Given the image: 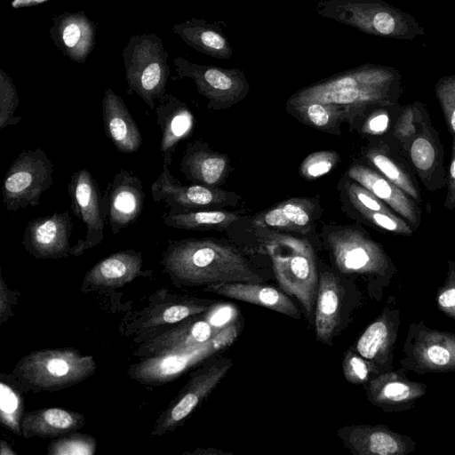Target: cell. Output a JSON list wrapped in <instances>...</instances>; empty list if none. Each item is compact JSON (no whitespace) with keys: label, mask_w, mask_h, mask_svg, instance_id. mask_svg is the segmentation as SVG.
Masks as SVG:
<instances>
[{"label":"cell","mask_w":455,"mask_h":455,"mask_svg":"<svg viewBox=\"0 0 455 455\" xmlns=\"http://www.w3.org/2000/svg\"><path fill=\"white\" fill-rule=\"evenodd\" d=\"M402 93V76L398 70L368 63L298 91L287 104H332L352 119L363 117L374 107L399 102Z\"/></svg>","instance_id":"1"},{"label":"cell","mask_w":455,"mask_h":455,"mask_svg":"<svg viewBox=\"0 0 455 455\" xmlns=\"http://www.w3.org/2000/svg\"><path fill=\"white\" fill-rule=\"evenodd\" d=\"M161 264L171 279L181 285L262 280L237 250L210 238L169 239Z\"/></svg>","instance_id":"2"},{"label":"cell","mask_w":455,"mask_h":455,"mask_svg":"<svg viewBox=\"0 0 455 455\" xmlns=\"http://www.w3.org/2000/svg\"><path fill=\"white\" fill-rule=\"evenodd\" d=\"M315 10L321 17L372 36L412 40L425 35L412 15L382 0H321Z\"/></svg>","instance_id":"3"},{"label":"cell","mask_w":455,"mask_h":455,"mask_svg":"<svg viewBox=\"0 0 455 455\" xmlns=\"http://www.w3.org/2000/svg\"><path fill=\"white\" fill-rule=\"evenodd\" d=\"M96 370L92 356L75 348L33 351L17 363L13 375L26 388L36 391H58L78 384Z\"/></svg>","instance_id":"4"},{"label":"cell","mask_w":455,"mask_h":455,"mask_svg":"<svg viewBox=\"0 0 455 455\" xmlns=\"http://www.w3.org/2000/svg\"><path fill=\"white\" fill-rule=\"evenodd\" d=\"M267 237L266 250L279 284L300 302L310 320L319 281L312 247L286 235L271 234Z\"/></svg>","instance_id":"5"},{"label":"cell","mask_w":455,"mask_h":455,"mask_svg":"<svg viewBox=\"0 0 455 455\" xmlns=\"http://www.w3.org/2000/svg\"><path fill=\"white\" fill-rule=\"evenodd\" d=\"M127 92L136 94L153 110L166 93L170 76L168 52L156 34L132 36L123 50Z\"/></svg>","instance_id":"6"},{"label":"cell","mask_w":455,"mask_h":455,"mask_svg":"<svg viewBox=\"0 0 455 455\" xmlns=\"http://www.w3.org/2000/svg\"><path fill=\"white\" fill-rule=\"evenodd\" d=\"M239 327L236 321L202 346L146 357L129 368V376L146 385H162L172 381L190 368L228 347L236 339Z\"/></svg>","instance_id":"7"},{"label":"cell","mask_w":455,"mask_h":455,"mask_svg":"<svg viewBox=\"0 0 455 455\" xmlns=\"http://www.w3.org/2000/svg\"><path fill=\"white\" fill-rule=\"evenodd\" d=\"M53 169L42 148L20 152L3 180L2 201L5 209L17 212L37 205L43 193L52 184Z\"/></svg>","instance_id":"8"},{"label":"cell","mask_w":455,"mask_h":455,"mask_svg":"<svg viewBox=\"0 0 455 455\" xmlns=\"http://www.w3.org/2000/svg\"><path fill=\"white\" fill-rule=\"evenodd\" d=\"M180 78L192 79L196 90L209 100V108H228L243 100L250 86L238 68H224L191 62L183 57L173 60Z\"/></svg>","instance_id":"9"},{"label":"cell","mask_w":455,"mask_h":455,"mask_svg":"<svg viewBox=\"0 0 455 455\" xmlns=\"http://www.w3.org/2000/svg\"><path fill=\"white\" fill-rule=\"evenodd\" d=\"M229 357H218L197 369L178 396L158 419L153 435H164L176 428L217 387L231 366Z\"/></svg>","instance_id":"10"},{"label":"cell","mask_w":455,"mask_h":455,"mask_svg":"<svg viewBox=\"0 0 455 455\" xmlns=\"http://www.w3.org/2000/svg\"><path fill=\"white\" fill-rule=\"evenodd\" d=\"M168 164H163L158 178L151 186L155 203H164L169 211L174 212L213 210L235 204L237 196L200 184L182 185L170 172Z\"/></svg>","instance_id":"11"},{"label":"cell","mask_w":455,"mask_h":455,"mask_svg":"<svg viewBox=\"0 0 455 455\" xmlns=\"http://www.w3.org/2000/svg\"><path fill=\"white\" fill-rule=\"evenodd\" d=\"M73 214L85 226L84 239L71 247L70 254L79 256L100 243L104 238L105 220L100 208V191L96 180L85 168L74 172L68 185Z\"/></svg>","instance_id":"12"},{"label":"cell","mask_w":455,"mask_h":455,"mask_svg":"<svg viewBox=\"0 0 455 455\" xmlns=\"http://www.w3.org/2000/svg\"><path fill=\"white\" fill-rule=\"evenodd\" d=\"M145 200L141 180L127 170L118 172L108 184L100 200L102 217L116 235L140 217Z\"/></svg>","instance_id":"13"},{"label":"cell","mask_w":455,"mask_h":455,"mask_svg":"<svg viewBox=\"0 0 455 455\" xmlns=\"http://www.w3.org/2000/svg\"><path fill=\"white\" fill-rule=\"evenodd\" d=\"M404 155L427 190L434 192L447 186L448 173L444 166V151L440 132L433 126L428 114L421 130L410 142Z\"/></svg>","instance_id":"14"},{"label":"cell","mask_w":455,"mask_h":455,"mask_svg":"<svg viewBox=\"0 0 455 455\" xmlns=\"http://www.w3.org/2000/svg\"><path fill=\"white\" fill-rule=\"evenodd\" d=\"M73 222L68 211L30 220L21 243L36 259H61L70 254Z\"/></svg>","instance_id":"15"},{"label":"cell","mask_w":455,"mask_h":455,"mask_svg":"<svg viewBox=\"0 0 455 455\" xmlns=\"http://www.w3.org/2000/svg\"><path fill=\"white\" fill-rule=\"evenodd\" d=\"M327 242L342 273L371 271L384 259L380 246L361 228H345L331 231Z\"/></svg>","instance_id":"16"},{"label":"cell","mask_w":455,"mask_h":455,"mask_svg":"<svg viewBox=\"0 0 455 455\" xmlns=\"http://www.w3.org/2000/svg\"><path fill=\"white\" fill-rule=\"evenodd\" d=\"M364 156L373 169L399 187L417 204L422 203L416 173L390 135L371 144L365 150Z\"/></svg>","instance_id":"17"},{"label":"cell","mask_w":455,"mask_h":455,"mask_svg":"<svg viewBox=\"0 0 455 455\" xmlns=\"http://www.w3.org/2000/svg\"><path fill=\"white\" fill-rule=\"evenodd\" d=\"M218 332L205 317L201 319L193 316L142 342L136 355L146 358L195 348L210 341Z\"/></svg>","instance_id":"18"},{"label":"cell","mask_w":455,"mask_h":455,"mask_svg":"<svg viewBox=\"0 0 455 455\" xmlns=\"http://www.w3.org/2000/svg\"><path fill=\"white\" fill-rule=\"evenodd\" d=\"M347 175L387 204L415 230L420 226L422 212L419 204L378 171L356 164L349 167Z\"/></svg>","instance_id":"19"},{"label":"cell","mask_w":455,"mask_h":455,"mask_svg":"<svg viewBox=\"0 0 455 455\" xmlns=\"http://www.w3.org/2000/svg\"><path fill=\"white\" fill-rule=\"evenodd\" d=\"M50 36L63 54L84 63L94 46L95 27L84 12H65L53 19Z\"/></svg>","instance_id":"20"},{"label":"cell","mask_w":455,"mask_h":455,"mask_svg":"<svg viewBox=\"0 0 455 455\" xmlns=\"http://www.w3.org/2000/svg\"><path fill=\"white\" fill-rule=\"evenodd\" d=\"M155 111L162 134L160 153L163 164L170 165L177 145L192 133L194 116L183 101L167 93L157 101Z\"/></svg>","instance_id":"21"},{"label":"cell","mask_w":455,"mask_h":455,"mask_svg":"<svg viewBox=\"0 0 455 455\" xmlns=\"http://www.w3.org/2000/svg\"><path fill=\"white\" fill-rule=\"evenodd\" d=\"M102 119L106 136L119 152L132 154L140 149L142 144L140 129L124 100L111 88L104 93Z\"/></svg>","instance_id":"22"},{"label":"cell","mask_w":455,"mask_h":455,"mask_svg":"<svg viewBox=\"0 0 455 455\" xmlns=\"http://www.w3.org/2000/svg\"><path fill=\"white\" fill-rule=\"evenodd\" d=\"M142 253L124 250L110 254L95 264L84 275L83 290L124 286L141 275Z\"/></svg>","instance_id":"23"},{"label":"cell","mask_w":455,"mask_h":455,"mask_svg":"<svg viewBox=\"0 0 455 455\" xmlns=\"http://www.w3.org/2000/svg\"><path fill=\"white\" fill-rule=\"evenodd\" d=\"M204 290L229 299L260 306L292 318L300 317V313L292 300L272 286L259 283L234 282L208 285Z\"/></svg>","instance_id":"24"},{"label":"cell","mask_w":455,"mask_h":455,"mask_svg":"<svg viewBox=\"0 0 455 455\" xmlns=\"http://www.w3.org/2000/svg\"><path fill=\"white\" fill-rule=\"evenodd\" d=\"M316 206L309 198L289 199L259 213L252 221L253 227L270 231L308 230L316 216Z\"/></svg>","instance_id":"25"},{"label":"cell","mask_w":455,"mask_h":455,"mask_svg":"<svg viewBox=\"0 0 455 455\" xmlns=\"http://www.w3.org/2000/svg\"><path fill=\"white\" fill-rule=\"evenodd\" d=\"M229 168L225 155L210 150L201 141L189 143L180 164V171L196 184L216 187L223 182Z\"/></svg>","instance_id":"26"},{"label":"cell","mask_w":455,"mask_h":455,"mask_svg":"<svg viewBox=\"0 0 455 455\" xmlns=\"http://www.w3.org/2000/svg\"><path fill=\"white\" fill-rule=\"evenodd\" d=\"M85 423L83 414L60 408H44L24 414L21 435L30 437H58L74 433Z\"/></svg>","instance_id":"27"},{"label":"cell","mask_w":455,"mask_h":455,"mask_svg":"<svg viewBox=\"0 0 455 455\" xmlns=\"http://www.w3.org/2000/svg\"><path fill=\"white\" fill-rule=\"evenodd\" d=\"M341 285L336 276L323 272L319 276L315 317V334L323 343H331L340 323Z\"/></svg>","instance_id":"28"},{"label":"cell","mask_w":455,"mask_h":455,"mask_svg":"<svg viewBox=\"0 0 455 455\" xmlns=\"http://www.w3.org/2000/svg\"><path fill=\"white\" fill-rule=\"evenodd\" d=\"M172 30L188 45L208 56L228 60L233 54L228 39L214 23L191 19L175 24Z\"/></svg>","instance_id":"29"},{"label":"cell","mask_w":455,"mask_h":455,"mask_svg":"<svg viewBox=\"0 0 455 455\" xmlns=\"http://www.w3.org/2000/svg\"><path fill=\"white\" fill-rule=\"evenodd\" d=\"M242 216L237 212L220 210H200L174 212L169 211L163 216L167 227L185 230H221L237 222Z\"/></svg>","instance_id":"30"},{"label":"cell","mask_w":455,"mask_h":455,"mask_svg":"<svg viewBox=\"0 0 455 455\" xmlns=\"http://www.w3.org/2000/svg\"><path fill=\"white\" fill-rule=\"evenodd\" d=\"M212 305L210 301L193 299H180L161 303L145 313L141 328H156L183 322L195 315L204 314Z\"/></svg>","instance_id":"31"},{"label":"cell","mask_w":455,"mask_h":455,"mask_svg":"<svg viewBox=\"0 0 455 455\" xmlns=\"http://www.w3.org/2000/svg\"><path fill=\"white\" fill-rule=\"evenodd\" d=\"M287 108L306 124L330 132L346 117L340 108L318 101L287 104Z\"/></svg>","instance_id":"32"},{"label":"cell","mask_w":455,"mask_h":455,"mask_svg":"<svg viewBox=\"0 0 455 455\" xmlns=\"http://www.w3.org/2000/svg\"><path fill=\"white\" fill-rule=\"evenodd\" d=\"M427 114L426 106L419 100L402 105L390 136L403 153L412 139L421 130Z\"/></svg>","instance_id":"33"},{"label":"cell","mask_w":455,"mask_h":455,"mask_svg":"<svg viewBox=\"0 0 455 455\" xmlns=\"http://www.w3.org/2000/svg\"><path fill=\"white\" fill-rule=\"evenodd\" d=\"M401 108L399 102L374 107L363 116L362 132L380 138L390 135Z\"/></svg>","instance_id":"34"},{"label":"cell","mask_w":455,"mask_h":455,"mask_svg":"<svg viewBox=\"0 0 455 455\" xmlns=\"http://www.w3.org/2000/svg\"><path fill=\"white\" fill-rule=\"evenodd\" d=\"M0 417L2 423L17 435H21L23 413L22 396L4 379L0 383Z\"/></svg>","instance_id":"35"},{"label":"cell","mask_w":455,"mask_h":455,"mask_svg":"<svg viewBox=\"0 0 455 455\" xmlns=\"http://www.w3.org/2000/svg\"><path fill=\"white\" fill-rule=\"evenodd\" d=\"M347 442L354 449L378 455L394 454L398 450L394 437L380 431L364 434L363 431L354 430L349 434Z\"/></svg>","instance_id":"36"},{"label":"cell","mask_w":455,"mask_h":455,"mask_svg":"<svg viewBox=\"0 0 455 455\" xmlns=\"http://www.w3.org/2000/svg\"><path fill=\"white\" fill-rule=\"evenodd\" d=\"M19 105L20 100L12 79L0 69V130L21 121V117L15 115Z\"/></svg>","instance_id":"37"},{"label":"cell","mask_w":455,"mask_h":455,"mask_svg":"<svg viewBox=\"0 0 455 455\" xmlns=\"http://www.w3.org/2000/svg\"><path fill=\"white\" fill-rule=\"evenodd\" d=\"M95 450L96 441L92 436L74 432L52 442L48 446V454L92 455Z\"/></svg>","instance_id":"38"},{"label":"cell","mask_w":455,"mask_h":455,"mask_svg":"<svg viewBox=\"0 0 455 455\" xmlns=\"http://www.w3.org/2000/svg\"><path fill=\"white\" fill-rule=\"evenodd\" d=\"M435 93L449 132L455 138V74L438 79L435 85Z\"/></svg>","instance_id":"39"},{"label":"cell","mask_w":455,"mask_h":455,"mask_svg":"<svg viewBox=\"0 0 455 455\" xmlns=\"http://www.w3.org/2000/svg\"><path fill=\"white\" fill-rule=\"evenodd\" d=\"M387 337V329L382 321L371 323L362 334L356 343V350L366 359H373L384 346Z\"/></svg>","instance_id":"40"},{"label":"cell","mask_w":455,"mask_h":455,"mask_svg":"<svg viewBox=\"0 0 455 455\" xmlns=\"http://www.w3.org/2000/svg\"><path fill=\"white\" fill-rule=\"evenodd\" d=\"M346 190L354 208L379 212H395L387 204L355 180L346 182Z\"/></svg>","instance_id":"41"},{"label":"cell","mask_w":455,"mask_h":455,"mask_svg":"<svg viewBox=\"0 0 455 455\" xmlns=\"http://www.w3.org/2000/svg\"><path fill=\"white\" fill-rule=\"evenodd\" d=\"M339 161L334 151H319L309 155L301 164L302 176L314 180L328 173Z\"/></svg>","instance_id":"42"},{"label":"cell","mask_w":455,"mask_h":455,"mask_svg":"<svg viewBox=\"0 0 455 455\" xmlns=\"http://www.w3.org/2000/svg\"><path fill=\"white\" fill-rule=\"evenodd\" d=\"M231 304L212 305L204 313V317L217 331H220L236 322L238 311Z\"/></svg>","instance_id":"43"},{"label":"cell","mask_w":455,"mask_h":455,"mask_svg":"<svg viewBox=\"0 0 455 455\" xmlns=\"http://www.w3.org/2000/svg\"><path fill=\"white\" fill-rule=\"evenodd\" d=\"M343 371L348 381L357 383L367 379L369 368L363 358L348 351L344 356Z\"/></svg>","instance_id":"44"},{"label":"cell","mask_w":455,"mask_h":455,"mask_svg":"<svg viewBox=\"0 0 455 455\" xmlns=\"http://www.w3.org/2000/svg\"><path fill=\"white\" fill-rule=\"evenodd\" d=\"M447 192L443 205L449 210H455V138H452L451 159L448 172Z\"/></svg>","instance_id":"45"},{"label":"cell","mask_w":455,"mask_h":455,"mask_svg":"<svg viewBox=\"0 0 455 455\" xmlns=\"http://www.w3.org/2000/svg\"><path fill=\"white\" fill-rule=\"evenodd\" d=\"M14 302L13 291L9 290L1 275L0 284V320L4 323L11 313L12 304Z\"/></svg>","instance_id":"46"},{"label":"cell","mask_w":455,"mask_h":455,"mask_svg":"<svg viewBox=\"0 0 455 455\" xmlns=\"http://www.w3.org/2000/svg\"><path fill=\"white\" fill-rule=\"evenodd\" d=\"M382 395L390 400H402L408 396L409 387L401 382H390L383 387Z\"/></svg>","instance_id":"47"},{"label":"cell","mask_w":455,"mask_h":455,"mask_svg":"<svg viewBox=\"0 0 455 455\" xmlns=\"http://www.w3.org/2000/svg\"><path fill=\"white\" fill-rule=\"evenodd\" d=\"M427 354L429 360L435 364L444 365L450 362V352L441 346L435 345L430 347Z\"/></svg>","instance_id":"48"},{"label":"cell","mask_w":455,"mask_h":455,"mask_svg":"<svg viewBox=\"0 0 455 455\" xmlns=\"http://www.w3.org/2000/svg\"><path fill=\"white\" fill-rule=\"evenodd\" d=\"M439 304L444 307L455 306V289H449L443 291L439 297Z\"/></svg>","instance_id":"49"},{"label":"cell","mask_w":455,"mask_h":455,"mask_svg":"<svg viewBox=\"0 0 455 455\" xmlns=\"http://www.w3.org/2000/svg\"><path fill=\"white\" fill-rule=\"evenodd\" d=\"M48 0H12L11 5L14 9H19L22 7H29L37 5L39 4L44 3Z\"/></svg>","instance_id":"50"},{"label":"cell","mask_w":455,"mask_h":455,"mask_svg":"<svg viewBox=\"0 0 455 455\" xmlns=\"http://www.w3.org/2000/svg\"><path fill=\"white\" fill-rule=\"evenodd\" d=\"M0 448H1V451H0L1 455L16 454V452L14 451H12L11 449V447L9 446V444L7 443H5L4 440L1 441Z\"/></svg>","instance_id":"51"}]
</instances>
